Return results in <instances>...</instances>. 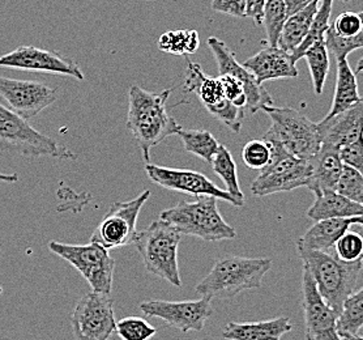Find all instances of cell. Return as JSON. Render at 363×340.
<instances>
[{"label":"cell","instance_id":"cell-26","mask_svg":"<svg viewBox=\"0 0 363 340\" xmlns=\"http://www.w3.org/2000/svg\"><path fill=\"white\" fill-rule=\"evenodd\" d=\"M319 1L320 0H314L308 7L286 18L277 42L280 49L291 54L302 43L318 11Z\"/></svg>","mask_w":363,"mask_h":340},{"label":"cell","instance_id":"cell-30","mask_svg":"<svg viewBox=\"0 0 363 340\" xmlns=\"http://www.w3.org/2000/svg\"><path fill=\"white\" fill-rule=\"evenodd\" d=\"M332 4H333V0H320L319 1V7H318V11H316L314 18H313L310 29L306 34L305 40L302 41V43L298 46L296 50L290 54V57L296 63L299 59L303 58V54L308 48H311L316 42L324 41L325 32L330 28Z\"/></svg>","mask_w":363,"mask_h":340},{"label":"cell","instance_id":"cell-18","mask_svg":"<svg viewBox=\"0 0 363 340\" xmlns=\"http://www.w3.org/2000/svg\"><path fill=\"white\" fill-rule=\"evenodd\" d=\"M208 46L213 53L220 75L233 76L245 87L246 100H247L246 108L251 113H256L264 106L273 105L272 96L269 94V92L265 89L263 84L256 82L255 77L246 67L240 65L234 57L233 51L225 45V42L218 40L217 37H211L208 40Z\"/></svg>","mask_w":363,"mask_h":340},{"label":"cell","instance_id":"cell-2","mask_svg":"<svg viewBox=\"0 0 363 340\" xmlns=\"http://www.w3.org/2000/svg\"><path fill=\"white\" fill-rule=\"evenodd\" d=\"M298 254L313 276L320 296L339 315L344 300L359 288L362 259L342 262L332 253L314 250H298Z\"/></svg>","mask_w":363,"mask_h":340},{"label":"cell","instance_id":"cell-17","mask_svg":"<svg viewBox=\"0 0 363 340\" xmlns=\"http://www.w3.org/2000/svg\"><path fill=\"white\" fill-rule=\"evenodd\" d=\"M302 296L306 340H340L337 313L320 296L306 267L302 274Z\"/></svg>","mask_w":363,"mask_h":340},{"label":"cell","instance_id":"cell-38","mask_svg":"<svg viewBox=\"0 0 363 340\" xmlns=\"http://www.w3.org/2000/svg\"><path fill=\"white\" fill-rule=\"evenodd\" d=\"M363 240L361 234L357 232L347 231L340 237L333 254L342 262H355L358 259H362Z\"/></svg>","mask_w":363,"mask_h":340},{"label":"cell","instance_id":"cell-24","mask_svg":"<svg viewBox=\"0 0 363 340\" xmlns=\"http://www.w3.org/2000/svg\"><path fill=\"white\" fill-rule=\"evenodd\" d=\"M362 204L349 200L336 191H325L315 195L313 206L307 209V217L310 220L319 221L327 219H347L362 216Z\"/></svg>","mask_w":363,"mask_h":340},{"label":"cell","instance_id":"cell-9","mask_svg":"<svg viewBox=\"0 0 363 340\" xmlns=\"http://www.w3.org/2000/svg\"><path fill=\"white\" fill-rule=\"evenodd\" d=\"M49 249L83 275L93 292L110 295L113 288L116 261L99 243L69 245L58 241H50Z\"/></svg>","mask_w":363,"mask_h":340},{"label":"cell","instance_id":"cell-20","mask_svg":"<svg viewBox=\"0 0 363 340\" xmlns=\"http://www.w3.org/2000/svg\"><path fill=\"white\" fill-rule=\"evenodd\" d=\"M243 66L254 75L259 84L265 83L268 80L290 79L298 76L296 62L291 59L290 54L279 46H267L257 51L255 55L243 63Z\"/></svg>","mask_w":363,"mask_h":340},{"label":"cell","instance_id":"cell-4","mask_svg":"<svg viewBox=\"0 0 363 340\" xmlns=\"http://www.w3.org/2000/svg\"><path fill=\"white\" fill-rule=\"evenodd\" d=\"M195 198L194 202L183 200L175 207L164 209L160 219L181 234L194 236L208 242L235 238L237 233L220 214L215 197L200 195Z\"/></svg>","mask_w":363,"mask_h":340},{"label":"cell","instance_id":"cell-22","mask_svg":"<svg viewBox=\"0 0 363 340\" xmlns=\"http://www.w3.org/2000/svg\"><path fill=\"white\" fill-rule=\"evenodd\" d=\"M293 330L288 317H279L260 322H230L223 329L226 340H281Z\"/></svg>","mask_w":363,"mask_h":340},{"label":"cell","instance_id":"cell-37","mask_svg":"<svg viewBox=\"0 0 363 340\" xmlns=\"http://www.w3.org/2000/svg\"><path fill=\"white\" fill-rule=\"evenodd\" d=\"M242 160L250 169L262 170L271 161V146L268 141L254 139L245 144L242 150Z\"/></svg>","mask_w":363,"mask_h":340},{"label":"cell","instance_id":"cell-13","mask_svg":"<svg viewBox=\"0 0 363 340\" xmlns=\"http://www.w3.org/2000/svg\"><path fill=\"white\" fill-rule=\"evenodd\" d=\"M140 310L148 317L162 319L166 324L182 332L201 331L215 312L212 299L208 296L186 301L150 300L141 302Z\"/></svg>","mask_w":363,"mask_h":340},{"label":"cell","instance_id":"cell-43","mask_svg":"<svg viewBox=\"0 0 363 340\" xmlns=\"http://www.w3.org/2000/svg\"><path fill=\"white\" fill-rule=\"evenodd\" d=\"M265 0H246V17L254 20L256 26H262Z\"/></svg>","mask_w":363,"mask_h":340},{"label":"cell","instance_id":"cell-39","mask_svg":"<svg viewBox=\"0 0 363 340\" xmlns=\"http://www.w3.org/2000/svg\"><path fill=\"white\" fill-rule=\"evenodd\" d=\"M330 28L341 37H355L363 33L362 12H342L335 18Z\"/></svg>","mask_w":363,"mask_h":340},{"label":"cell","instance_id":"cell-29","mask_svg":"<svg viewBox=\"0 0 363 340\" xmlns=\"http://www.w3.org/2000/svg\"><path fill=\"white\" fill-rule=\"evenodd\" d=\"M337 332L352 335H362L363 330V290L359 287L344 300L337 315Z\"/></svg>","mask_w":363,"mask_h":340},{"label":"cell","instance_id":"cell-28","mask_svg":"<svg viewBox=\"0 0 363 340\" xmlns=\"http://www.w3.org/2000/svg\"><path fill=\"white\" fill-rule=\"evenodd\" d=\"M177 135L181 138L184 150L201 158L206 164L212 163L216 152L221 146L215 136L206 130H187L181 126Z\"/></svg>","mask_w":363,"mask_h":340},{"label":"cell","instance_id":"cell-23","mask_svg":"<svg viewBox=\"0 0 363 340\" xmlns=\"http://www.w3.org/2000/svg\"><path fill=\"white\" fill-rule=\"evenodd\" d=\"M308 161L311 169L306 187L313 191L315 195L325 191H335L344 166L339 153L335 150H319Z\"/></svg>","mask_w":363,"mask_h":340},{"label":"cell","instance_id":"cell-47","mask_svg":"<svg viewBox=\"0 0 363 340\" xmlns=\"http://www.w3.org/2000/svg\"><path fill=\"white\" fill-rule=\"evenodd\" d=\"M1 293H3V288L0 287V296H1Z\"/></svg>","mask_w":363,"mask_h":340},{"label":"cell","instance_id":"cell-33","mask_svg":"<svg viewBox=\"0 0 363 340\" xmlns=\"http://www.w3.org/2000/svg\"><path fill=\"white\" fill-rule=\"evenodd\" d=\"M288 18L285 0H265L264 13L263 21L268 46L276 48L279 37H280L282 26Z\"/></svg>","mask_w":363,"mask_h":340},{"label":"cell","instance_id":"cell-10","mask_svg":"<svg viewBox=\"0 0 363 340\" xmlns=\"http://www.w3.org/2000/svg\"><path fill=\"white\" fill-rule=\"evenodd\" d=\"M149 197L150 191L145 190L135 199L113 203L91 234V242L99 243L106 250L119 249L133 243L139 232L136 228L138 219Z\"/></svg>","mask_w":363,"mask_h":340},{"label":"cell","instance_id":"cell-6","mask_svg":"<svg viewBox=\"0 0 363 340\" xmlns=\"http://www.w3.org/2000/svg\"><path fill=\"white\" fill-rule=\"evenodd\" d=\"M271 118V127L263 135L264 141H274L282 146L293 156L310 160L320 150V133L318 124L293 108L264 106Z\"/></svg>","mask_w":363,"mask_h":340},{"label":"cell","instance_id":"cell-19","mask_svg":"<svg viewBox=\"0 0 363 340\" xmlns=\"http://www.w3.org/2000/svg\"><path fill=\"white\" fill-rule=\"evenodd\" d=\"M363 101L336 116H325L318 124L320 150L339 152L341 147L362 139Z\"/></svg>","mask_w":363,"mask_h":340},{"label":"cell","instance_id":"cell-8","mask_svg":"<svg viewBox=\"0 0 363 340\" xmlns=\"http://www.w3.org/2000/svg\"><path fill=\"white\" fill-rule=\"evenodd\" d=\"M271 146V161L260 170L251 185L255 197H267L277 192L296 190L308 182L310 161L293 156L279 143L267 141Z\"/></svg>","mask_w":363,"mask_h":340},{"label":"cell","instance_id":"cell-42","mask_svg":"<svg viewBox=\"0 0 363 340\" xmlns=\"http://www.w3.org/2000/svg\"><path fill=\"white\" fill-rule=\"evenodd\" d=\"M216 12L234 17H246V0H212Z\"/></svg>","mask_w":363,"mask_h":340},{"label":"cell","instance_id":"cell-14","mask_svg":"<svg viewBox=\"0 0 363 340\" xmlns=\"http://www.w3.org/2000/svg\"><path fill=\"white\" fill-rule=\"evenodd\" d=\"M58 99V92L40 82L0 76V101L25 119L38 116Z\"/></svg>","mask_w":363,"mask_h":340},{"label":"cell","instance_id":"cell-7","mask_svg":"<svg viewBox=\"0 0 363 340\" xmlns=\"http://www.w3.org/2000/svg\"><path fill=\"white\" fill-rule=\"evenodd\" d=\"M0 150L26 158H76L74 152L58 141L37 131L28 119L18 116L0 101Z\"/></svg>","mask_w":363,"mask_h":340},{"label":"cell","instance_id":"cell-46","mask_svg":"<svg viewBox=\"0 0 363 340\" xmlns=\"http://www.w3.org/2000/svg\"><path fill=\"white\" fill-rule=\"evenodd\" d=\"M340 340H362V335H352L347 332H339Z\"/></svg>","mask_w":363,"mask_h":340},{"label":"cell","instance_id":"cell-40","mask_svg":"<svg viewBox=\"0 0 363 340\" xmlns=\"http://www.w3.org/2000/svg\"><path fill=\"white\" fill-rule=\"evenodd\" d=\"M220 82L223 84V92L226 99L230 101L233 105L238 106V108H246V92L245 87L230 75L218 76Z\"/></svg>","mask_w":363,"mask_h":340},{"label":"cell","instance_id":"cell-3","mask_svg":"<svg viewBox=\"0 0 363 340\" xmlns=\"http://www.w3.org/2000/svg\"><path fill=\"white\" fill-rule=\"evenodd\" d=\"M271 267L268 258H220L195 290L212 300L233 299L243 290L260 288Z\"/></svg>","mask_w":363,"mask_h":340},{"label":"cell","instance_id":"cell-11","mask_svg":"<svg viewBox=\"0 0 363 340\" xmlns=\"http://www.w3.org/2000/svg\"><path fill=\"white\" fill-rule=\"evenodd\" d=\"M183 87L189 93H196L204 108L233 133H240L245 111L226 99L218 77L206 76L198 63L189 62Z\"/></svg>","mask_w":363,"mask_h":340},{"label":"cell","instance_id":"cell-44","mask_svg":"<svg viewBox=\"0 0 363 340\" xmlns=\"http://www.w3.org/2000/svg\"><path fill=\"white\" fill-rule=\"evenodd\" d=\"M314 0H285V7H286V15H294L299 11L308 7Z\"/></svg>","mask_w":363,"mask_h":340},{"label":"cell","instance_id":"cell-27","mask_svg":"<svg viewBox=\"0 0 363 340\" xmlns=\"http://www.w3.org/2000/svg\"><path fill=\"white\" fill-rule=\"evenodd\" d=\"M209 165L212 166L213 172L225 183V187H226L225 190L228 191L231 197L243 207L245 194L240 190L237 165L231 156L230 150H228L225 146H220V148L216 152L215 158Z\"/></svg>","mask_w":363,"mask_h":340},{"label":"cell","instance_id":"cell-15","mask_svg":"<svg viewBox=\"0 0 363 340\" xmlns=\"http://www.w3.org/2000/svg\"><path fill=\"white\" fill-rule=\"evenodd\" d=\"M145 173L149 180L167 190L178 191L192 197L209 195L217 200L228 202L235 207H242L226 190L220 189L206 175L189 169H174L167 166L153 165L147 163Z\"/></svg>","mask_w":363,"mask_h":340},{"label":"cell","instance_id":"cell-35","mask_svg":"<svg viewBox=\"0 0 363 340\" xmlns=\"http://www.w3.org/2000/svg\"><path fill=\"white\" fill-rule=\"evenodd\" d=\"M324 45L328 53H330L337 62L341 59H347L350 53L362 49L363 33L355 37H341L339 34L335 33L330 26L324 35Z\"/></svg>","mask_w":363,"mask_h":340},{"label":"cell","instance_id":"cell-36","mask_svg":"<svg viewBox=\"0 0 363 340\" xmlns=\"http://www.w3.org/2000/svg\"><path fill=\"white\" fill-rule=\"evenodd\" d=\"M336 192L345 197L349 200L362 204L363 202V177L362 172L357 170L352 166H342V172L340 175L339 181L336 185Z\"/></svg>","mask_w":363,"mask_h":340},{"label":"cell","instance_id":"cell-48","mask_svg":"<svg viewBox=\"0 0 363 340\" xmlns=\"http://www.w3.org/2000/svg\"><path fill=\"white\" fill-rule=\"evenodd\" d=\"M342 1H349V0H342Z\"/></svg>","mask_w":363,"mask_h":340},{"label":"cell","instance_id":"cell-16","mask_svg":"<svg viewBox=\"0 0 363 340\" xmlns=\"http://www.w3.org/2000/svg\"><path fill=\"white\" fill-rule=\"evenodd\" d=\"M11 68L29 72H45L51 75L71 76L84 80L82 68L71 58L58 51L43 50L34 46H18L0 57V68Z\"/></svg>","mask_w":363,"mask_h":340},{"label":"cell","instance_id":"cell-5","mask_svg":"<svg viewBox=\"0 0 363 340\" xmlns=\"http://www.w3.org/2000/svg\"><path fill=\"white\" fill-rule=\"evenodd\" d=\"M181 237L174 226L158 219L147 229L138 232L133 242L149 274L156 275L175 287H182L178 265Z\"/></svg>","mask_w":363,"mask_h":340},{"label":"cell","instance_id":"cell-21","mask_svg":"<svg viewBox=\"0 0 363 340\" xmlns=\"http://www.w3.org/2000/svg\"><path fill=\"white\" fill-rule=\"evenodd\" d=\"M362 224V216L347 219H327L315 221V224L297 241L298 250H314L332 253L340 237L353 225Z\"/></svg>","mask_w":363,"mask_h":340},{"label":"cell","instance_id":"cell-32","mask_svg":"<svg viewBox=\"0 0 363 340\" xmlns=\"http://www.w3.org/2000/svg\"><path fill=\"white\" fill-rule=\"evenodd\" d=\"M310 68V74L313 79V85L316 94H322L324 84L330 72V53L327 50L324 41L316 42L311 48H308L303 54Z\"/></svg>","mask_w":363,"mask_h":340},{"label":"cell","instance_id":"cell-25","mask_svg":"<svg viewBox=\"0 0 363 340\" xmlns=\"http://www.w3.org/2000/svg\"><path fill=\"white\" fill-rule=\"evenodd\" d=\"M362 101L358 93V82L357 74L349 66L347 59L337 60V79H336V89L330 105V113L327 116H333L339 113L345 111L347 109L354 106Z\"/></svg>","mask_w":363,"mask_h":340},{"label":"cell","instance_id":"cell-34","mask_svg":"<svg viewBox=\"0 0 363 340\" xmlns=\"http://www.w3.org/2000/svg\"><path fill=\"white\" fill-rule=\"evenodd\" d=\"M116 332L122 340H149L157 330L141 317H125L116 322Z\"/></svg>","mask_w":363,"mask_h":340},{"label":"cell","instance_id":"cell-12","mask_svg":"<svg viewBox=\"0 0 363 340\" xmlns=\"http://www.w3.org/2000/svg\"><path fill=\"white\" fill-rule=\"evenodd\" d=\"M71 322L79 340H108L116 332L114 302L108 295L91 290L76 304Z\"/></svg>","mask_w":363,"mask_h":340},{"label":"cell","instance_id":"cell-45","mask_svg":"<svg viewBox=\"0 0 363 340\" xmlns=\"http://www.w3.org/2000/svg\"><path fill=\"white\" fill-rule=\"evenodd\" d=\"M0 181L1 182L15 183L18 181V175L13 173V175H4V173H0Z\"/></svg>","mask_w":363,"mask_h":340},{"label":"cell","instance_id":"cell-31","mask_svg":"<svg viewBox=\"0 0 363 340\" xmlns=\"http://www.w3.org/2000/svg\"><path fill=\"white\" fill-rule=\"evenodd\" d=\"M200 46V38L196 31H169L161 34L158 49L174 55L195 54Z\"/></svg>","mask_w":363,"mask_h":340},{"label":"cell","instance_id":"cell-41","mask_svg":"<svg viewBox=\"0 0 363 340\" xmlns=\"http://www.w3.org/2000/svg\"><path fill=\"white\" fill-rule=\"evenodd\" d=\"M339 158L344 165L352 166L357 170L362 172L363 168V144L362 139L353 141L340 148Z\"/></svg>","mask_w":363,"mask_h":340},{"label":"cell","instance_id":"cell-1","mask_svg":"<svg viewBox=\"0 0 363 340\" xmlns=\"http://www.w3.org/2000/svg\"><path fill=\"white\" fill-rule=\"evenodd\" d=\"M170 89L161 93L145 91L139 85H133L128 92L127 128L141 150L145 163L150 160V150L161 144L166 138L177 135L181 126L167 113L166 104Z\"/></svg>","mask_w":363,"mask_h":340}]
</instances>
